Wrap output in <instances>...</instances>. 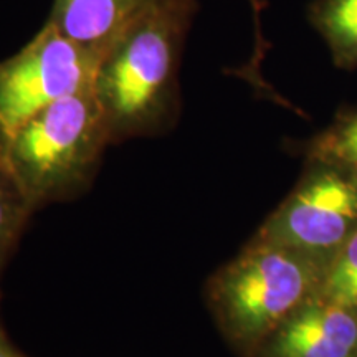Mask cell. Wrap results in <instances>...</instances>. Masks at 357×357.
I'll list each match as a JSON object with an SVG mask.
<instances>
[{"label":"cell","instance_id":"cell-1","mask_svg":"<svg viewBox=\"0 0 357 357\" xmlns=\"http://www.w3.org/2000/svg\"><path fill=\"white\" fill-rule=\"evenodd\" d=\"M194 12L195 0H147L101 53L93 93L113 142L176 121L178 61Z\"/></svg>","mask_w":357,"mask_h":357},{"label":"cell","instance_id":"cell-2","mask_svg":"<svg viewBox=\"0 0 357 357\" xmlns=\"http://www.w3.org/2000/svg\"><path fill=\"white\" fill-rule=\"evenodd\" d=\"M91 89L52 102L0 139V174L37 211L83 192L111 144Z\"/></svg>","mask_w":357,"mask_h":357},{"label":"cell","instance_id":"cell-3","mask_svg":"<svg viewBox=\"0 0 357 357\" xmlns=\"http://www.w3.org/2000/svg\"><path fill=\"white\" fill-rule=\"evenodd\" d=\"M321 258L255 238L208 280V310L234 344L258 351L289 316L319 293Z\"/></svg>","mask_w":357,"mask_h":357},{"label":"cell","instance_id":"cell-4","mask_svg":"<svg viewBox=\"0 0 357 357\" xmlns=\"http://www.w3.org/2000/svg\"><path fill=\"white\" fill-rule=\"evenodd\" d=\"M98 60L48 22L17 55L0 61V139L52 102L91 89Z\"/></svg>","mask_w":357,"mask_h":357},{"label":"cell","instance_id":"cell-5","mask_svg":"<svg viewBox=\"0 0 357 357\" xmlns=\"http://www.w3.org/2000/svg\"><path fill=\"white\" fill-rule=\"evenodd\" d=\"M314 174L293 192L258 231V240L321 258L357 231V172L316 162Z\"/></svg>","mask_w":357,"mask_h":357},{"label":"cell","instance_id":"cell-6","mask_svg":"<svg viewBox=\"0 0 357 357\" xmlns=\"http://www.w3.org/2000/svg\"><path fill=\"white\" fill-rule=\"evenodd\" d=\"M258 351L261 357H357V311L318 293Z\"/></svg>","mask_w":357,"mask_h":357},{"label":"cell","instance_id":"cell-7","mask_svg":"<svg viewBox=\"0 0 357 357\" xmlns=\"http://www.w3.org/2000/svg\"><path fill=\"white\" fill-rule=\"evenodd\" d=\"M147 0H55L50 24L98 58Z\"/></svg>","mask_w":357,"mask_h":357},{"label":"cell","instance_id":"cell-8","mask_svg":"<svg viewBox=\"0 0 357 357\" xmlns=\"http://www.w3.org/2000/svg\"><path fill=\"white\" fill-rule=\"evenodd\" d=\"M307 20L339 68H357V0H312Z\"/></svg>","mask_w":357,"mask_h":357},{"label":"cell","instance_id":"cell-9","mask_svg":"<svg viewBox=\"0 0 357 357\" xmlns=\"http://www.w3.org/2000/svg\"><path fill=\"white\" fill-rule=\"evenodd\" d=\"M307 153L314 162L357 172V108L341 111L331 126L312 137Z\"/></svg>","mask_w":357,"mask_h":357},{"label":"cell","instance_id":"cell-10","mask_svg":"<svg viewBox=\"0 0 357 357\" xmlns=\"http://www.w3.org/2000/svg\"><path fill=\"white\" fill-rule=\"evenodd\" d=\"M319 294L352 311H357V231L337 250V255L324 270Z\"/></svg>","mask_w":357,"mask_h":357},{"label":"cell","instance_id":"cell-11","mask_svg":"<svg viewBox=\"0 0 357 357\" xmlns=\"http://www.w3.org/2000/svg\"><path fill=\"white\" fill-rule=\"evenodd\" d=\"M33 212L32 205L0 174V271Z\"/></svg>","mask_w":357,"mask_h":357},{"label":"cell","instance_id":"cell-12","mask_svg":"<svg viewBox=\"0 0 357 357\" xmlns=\"http://www.w3.org/2000/svg\"><path fill=\"white\" fill-rule=\"evenodd\" d=\"M250 6H252V10H253V22H255V38H257V52H261L263 50V35H261V22H260V17H261V12H263V7H265V3L261 2V0H248Z\"/></svg>","mask_w":357,"mask_h":357},{"label":"cell","instance_id":"cell-13","mask_svg":"<svg viewBox=\"0 0 357 357\" xmlns=\"http://www.w3.org/2000/svg\"><path fill=\"white\" fill-rule=\"evenodd\" d=\"M0 357H24L10 346L2 329H0Z\"/></svg>","mask_w":357,"mask_h":357}]
</instances>
